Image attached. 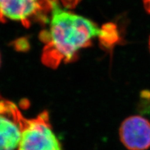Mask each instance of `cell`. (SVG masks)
I'll return each mask as SVG.
<instances>
[{
	"label": "cell",
	"mask_w": 150,
	"mask_h": 150,
	"mask_svg": "<svg viewBox=\"0 0 150 150\" xmlns=\"http://www.w3.org/2000/svg\"><path fill=\"white\" fill-rule=\"evenodd\" d=\"M149 49H150V38H149Z\"/></svg>",
	"instance_id": "9"
},
{
	"label": "cell",
	"mask_w": 150,
	"mask_h": 150,
	"mask_svg": "<svg viewBox=\"0 0 150 150\" xmlns=\"http://www.w3.org/2000/svg\"><path fill=\"white\" fill-rule=\"evenodd\" d=\"M120 138L128 150H147L150 148V121L140 115L127 117L119 130Z\"/></svg>",
	"instance_id": "4"
},
{
	"label": "cell",
	"mask_w": 150,
	"mask_h": 150,
	"mask_svg": "<svg viewBox=\"0 0 150 150\" xmlns=\"http://www.w3.org/2000/svg\"><path fill=\"white\" fill-rule=\"evenodd\" d=\"M16 150H62L47 111L32 119L25 118Z\"/></svg>",
	"instance_id": "2"
},
{
	"label": "cell",
	"mask_w": 150,
	"mask_h": 150,
	"mask_svg": "<svg viewBox=\"0 0 150 150\" xmlns=\"http://www.w3.org/2000/svg\"><path fill=\"white\" fill-rule=\"evenodd\" d=\"M25 117L16 104L0 95V150H16Z\"/></svg>",
	"instance_id": "3"
},
{
	"label": "cell",
	"mask_w": 150,
	"mask_h": 150,
	"mask_svg": "<svg viewBox=\"0 0 150 150\" xmlns=\"http://www.w3.org/2000/svg\"><path fill=\"white\" fill-rule=\"evenodd\" d=\"M50 27L42 54L45 65L57 67L62 62L71 61L94 38H103L104 28H99L85 17L62 8L56 0H50Z\"/></svg>",
	"instance_id": "1"
},
{
	"label": "cell",
	"mask_w": 150,
	"mask_h": 150,
	"mask_svg": "<svg viewBox=\"0 0 150 150\" xmlns=\"http://www.w3.org/2000/svg\"><path fill=\"white\" fill-rule=\"evenodd\" d=\"M143 1L146 11L150 13V0H143Z\"/></svg>",
	"instance_id": "7"
},
{
	"label": "cell",
	"mask_w": 150,
	"mask_h": 150,
	"mask_svg": "<svg viewBox=\"0 0 150 150\" xmlns=\"http://www.w3.org/2000/svg\"><path fill=\"white\" fill-rule=\"evenodd\" d=\"M41 9L40 0H0V20L28 24L29 19Z\"/></svg>",
	"instance_id": "5"
},
{
	"label": "cell",
	"mask_w": 150,
	"mask_h": 150,
	"mask_svg": "<svg viewBox=\"0 0 150 150\" xmlns=\"http://www.w3.org/2000/svg\"><path fill=\"white\" fill-rule=\"evenodd\" d=\"M62 3L67 7H72L79 2V0H61Z\"/></svg>",
	"instance_id": "6"
},
{
	"label": "cell",
	"mask_w": 150,
	"mask_h": 150,
	"mask_svg": "<svg viewBox=\"0 0 150 150\" xmlns=\"http://www.w3.org/2000/svg\"><path fill=\"white\" fill-rule=\"evenodd\" d=\"M0 64H1V55H0Z\"/></svg>",
	"instance_id": "8"
}]
</instances>
